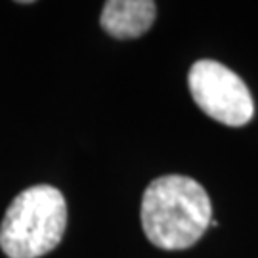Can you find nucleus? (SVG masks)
Segmentation results:
<instances>
[{"instance_id":"obj_1","label":"nucleus","mask_w":258,"mask_h":258,"mask_svg":"<svg viewBox=\"0 0 258 258\" xmlns=\"http://www.w3.org/2000/svg\"><path fill=\"white\" fill-rule=\"evenodd\" d=\"M211 220V199L203 185L189 176H161L144 191L142 228L159 249H189L203 237Z\"/></svg>"},{"instance_id":"obj_2","label":"nucleus","mask_w":258,"mask_h":258,"mask_svg":"<svg viewBox=\"0 0 258 258\" xmlns=\"http://www.w3.org/2000/svg\"><path fill=\"white\" fill-rule=\"evenodd\" d=\"M67 203L54 185H33L10 203L0 226V249L8 258H38L65 233Z\"/></svg>"},{"instance_id":"obj_3","label":"nucleus","mask_w":258,"mask_h":258,"mask_svg":"<svg viewBox=\"0 0 258 258\" xmlns=\"http://www.w3.org/2000/svg\"><path fill=\"white\" fill-rule=\"evenodd\" d=\"M195 103L209 117L228 126H243L254 115V102L245 81L214 59H199L187 75Z\"/></svg>"},{"instance_id":"obj_4","label":"nucleus","mask_w":258,"mask_h":258,"mask_svg":"<svg viewBox=\"0 0 258 258\" xmlns=\"http://www.w3.org/2000/svg\"><path fill=\"white\" fill-rule=\"evenodd\" d=\"M157 4L153 0H107L103 4V31L115 38L142 37L155 19Z\"/></svg>"}]
</instances>
